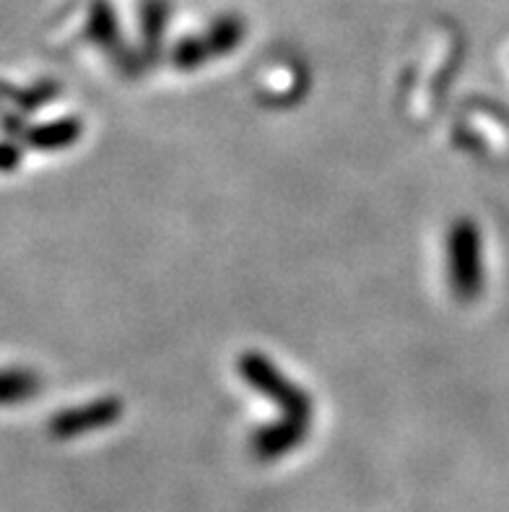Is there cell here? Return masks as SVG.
<instances>
[{"label":"cell","mask_w":509,"mask_h":512,"mask_svg":"<svg viewBox=\"0 0 509 512\" xmlns=\"http://www.w3.org/2000/svg\"><path fill=\"white\" fill-rule=\"evenodd\" d=\"M447 276L452 294L463 302L484 292V240L471 219H458L447 234Z\"/></svg>","instance_id":"cell-1"},{"label":"cell","mask_w":509,"mask_h":512,"mask_svg":"<svg viewBox=\"0 0 509 512\" xmlns=\"http://www.w3.org/2000/svg\"><path fill=\"white\" fill-rule=\"evenodd\" d=\"M242 32H245L242 21L234 19V16H224V19L213 21V26L206 32V37H203V42H206L211 55H224V52H232L242 42Z\"/></svg>","instance_id":"cell-6"},{"label":"cell","mask_w":509,"mask_h":512,"mask_svg":"<svg viewBox=\"0 0 509 512\" xmlns=\"http://www.w3.org/2000/svg\"><path fill=\"white\" fill-rule=\"evenodd\" d=\"M117 416H120V403L107 398V401H94L86 409L65 411V414L55 416L50 429L55 437L71 440V437L86 435L91 429L110 427V424L117 422Z\"/></svg>","instance_id":"cell-3"},{"label":"cell","mask_w":509,"mask_h":512,"mask_svg":"<svg viewBox=\"0 0 509 512\" xmlns=\"http://www.w3.org/2000/svg\"><path fill=\"white\" fill-rule=\"evenodd\" d=\"M239 375L245 377V383L271 398L281 406L284 419H297V422H310L312 401L299 385H294L284 372L278 370L271 359H265L258 351H247L245 357L239 359Z\"/></svg>","instance_id":"cell-2"},{"label":"cell","mask_w":509,"mask_h":512,"mask_svg":"<svg viewBox=\"0 0 509 512\" xmlns=\"http://www.w3.org/2000/svg\"><path fill=\"white\" fill-rule=\"evenodd\" d=\"M307 437V424L297 422V419H281V422L263 427L252 440V450L263 461H276L281 455L291 453L299 448Z\"/></svg>","instance_id":"cell-4"},{"label":"cell","mask_w":509,"mask_h":512,"mask_svg":"<svg viewBox=\"0 0 509 512\" xmlns=\"http://www.w3.org/2000/svg\"><path fill=\"white\" fill-rule=\"evenodd\" d=\"M81 136V125L76 120H60V123H50L42 125V128L32 130L29 133V141L37 149H65V146H71L76 143V138Z\"/></svg>","instance_id":"cell-5"}]
</instances>
